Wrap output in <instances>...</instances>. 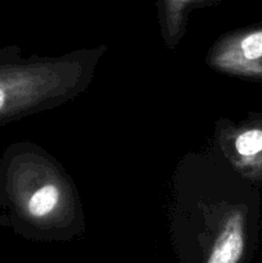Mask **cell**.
<instances>
[{
  "label": "cell",
  "instance_id": "1",
  "mask_svg": "<svg viewBox=\"0 0 262 263\" xmlns=\"http://www.w3.org/2000/svg\"><path fill=\"white\" fill-rule=\"evenodd\" d=\"M233 54L243 72L262 77V27L244 31L234 40Z\"/></svg>",
  "mask_w": 262,
  "mask_h": 263
},
{
  "label": "cell",
  "instance_id": "2",
  "mask_svg": "<svg viewBox=\"0 0 262 263\" xmlns=\"http://www.w3.org/2000/svg\"><path fill=\"white\" fill-rule=\"evenodd\" d=\"M58 199V187L55 185H45L31 197L28 202V211L35 217H43L55 207Z\"/></svg>",
  "mask_w": 262,
  "mask_h": 263
},
{
  "label": "cell",
  "instance_id": "3",
  "mask_svg": "<svg viewBox=\"0 0 262 263\" xmlns=\"http://www.w3.org/2000/svg\"><path fill=\"white\" fill-rule=\"evenodd\" d=\"M203 2L205 0H159V5L170 27L176 28L181 23L182 14L186 8Z\"/></svg>",
  "mask_w": 262,
  "mask_h": 263
},
{
  "label": "cell",
  "instance_id": "4",
  "mask_svg": "<svg viewBox=\"0 0 262 263\" xmlns=\"http://www.w3.org/2000/svg\"><path fill=\"white\" fill-rule=\"evenodd\" d=\"M4 102H5V94L4 91H3V89H0V109H2L3 105H4Z\"/></svg>",
  "mask_w": 262,
  "mask_h": 263
}]
</instances>
